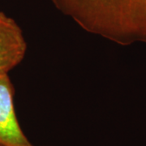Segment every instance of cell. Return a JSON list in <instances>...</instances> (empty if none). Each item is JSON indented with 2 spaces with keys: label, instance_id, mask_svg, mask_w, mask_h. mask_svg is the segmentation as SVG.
Returning <instances> with one entry per match:
<instances>
[{
  "label": "cell",
  "instance_id": "obj_3",
  "mask_svg": "<svg viewBox=\"0 0 146 146\" xmlns=\"http://www.w3.org/2000/svg\"><path fill=\"white\" fill-rule=\"evenodd\" d=\"M27 43L16 21L0 11V74H8L23 61Z\"/></svg>",
  "mask_w": 146,
  "mask_h": 146
},
{
  "label": "cell",
  "instance_id": "obj_1",
  "mask_svg": "<svg viewBox=\"0 0 146 146\" xmlns=\"http://www.w3.org/2000/svg\"><path fill=\"white\" fill-rule=\"evenodd\" d=\"M82 29L119 46L146 44V0H50Z\"/></svg>",
  "mask_w": 146,
  "mask_h": 146
},
{
  "label": "cell",
  "instance_id": "obj_2",
  "mask_svg": "<svg viewBox=\"0 0 146 146\" xmlns=\"http://www.w3.org/2000/svg\"><path fill=\"white\" fill-rule=\"evenodd\" d=\"M0 146H33L17 119L14 87L8 74H0Z\"/></svg>",
  "mask_w": 146,
  "mask_h": 146
}]
</instances>
